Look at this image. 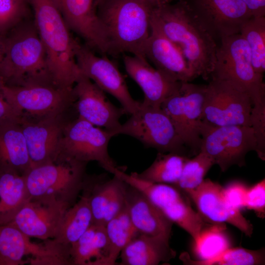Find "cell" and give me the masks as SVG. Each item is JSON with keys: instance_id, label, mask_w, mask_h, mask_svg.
Listing matches in <instances>:
<instances>
[{"instance_id": "6da1fadb", "label": "cell", "mask_w": 265, "mask_h": 265, "mask_svg": "<svg viewBox=\"0 0 265 265\" xmlns=\"http://www.w3.org/2000/svg\"><path fill=\"white\" fill-rule=\"evenodd\" d=\"M152 20L182 52L196 76L211 78L216 60V41L184 0L155 8Z\"/></svg>"}, {"instance_id": "7a4b0ae2", "label": "cell", "mask_w": 265, "mask_h": 265, "mask_svg": "<svg viewBox=\"0 0 265 265\" xmlns=\"http://www.w3.org/2000/svg\"><path fill=\"white\" fill-rule=\"evenodd\" d=\"M28 1L53 82L61 88L72 89L82 75L76 60L80 42L73 37L53 0Z\"/></svg>"}, {"instance_id": "3957f363", "label": "cell", "mask_w": 265, "mask_h": 265, "mask_svg": "<svg viewBox=\"0 0 265 265\" xmlns=\"http://www.w3.org/2000/svg\"><path fill=\"white\" fill-rule=\"evenodd\" d=\"M0 82L12 86L54 83L33 17L21 23L4 36Z\"/></svg>"}, {"instance_id": "277c9868", "label": "cell", "mask_w": 265, "mask_h": 265, "mask_svg": "<svg viewBox=\"0 0 265 265\" xmlns=\"http://www.w3.org/2000/svg\"><path fill=\"white\" fill-rule=\"evenodd\" d=\"M155 8L142 0H101L97 14L106 35L109 54L144 57Z\"/></svg>"}, {"instance_id": "5b68a950", "label": "cell", "mask_w": 265, "mask_h": 265, "mask_svg": "<svg viewBox=\"0 0 265 265\" xmlns=\"http://www.w3.org/2000/svg\"><path fill=\"white\" fill-rule=\"evenodd\" d=\"M211 78L225 80L248 95L253 106H265L264 75L253 65L249 47L239 33L222 38Z\"/></svg>"}, {"instance_id": "8992f818", "label": "cell", "mask_w": 265, "mask_h": 265, "mask_svg": "<svg viewBox=\"0 0 265 265\" xmlns=\"http://www.w3.org/2000/svg\"><path fill=\"white\" fill-rule=\"evenodd\" d=\"M87 163L64 158L35 166L25 175L33 199H51L72 205L81 191Z\"/></svg>"}, {"instance_id": "52a82bcc", "label": "cell", "mask_w": 265, "mask_h": 265, "mask_svg": "<svg viewBox=\"0 0 265 265\" xmlns=\"http://www.w3.org/2000/svg\"><path fill=\"white\" fill-rule=\"evenodd\" d=\"M200 152L212 159L222 172L234 165H245L250 151L256 152L257 139L253 128L247 126H216L201 120Z\"/></svg>"}, {"instance_id": "ba28073f", "label": "cell", "mask_w": 265, "mask_h": 265, "mask_svg": "<svg viewBox=\"0 0 265 265\" xmlns=\"http://www.w3.org/2000/svg\"><path fill=\"white\" fill-rule=\"evenodd\" d=\"M110 173L143 193L167 218L188 233L194 242L198 239L205 228L204 219L175 186L144 181L134 172L128 174L117 167Z\"/></svg>"}, {"instance_id": "9c48e42d", "label": "cell", "mask_w": 265, "mask_h": 265, "mask_svg": "<svg viewBox=\"0 0 265 265\" xmlns=\"http://www.w3.org/2000/svg\"><path fill=\"white\" fill-rule=\"evenodd\" d=\"M0 89L21 117L32 119L64 115L76 101L73 88H62L53 83L12 86L0 82Z\"/></svg>"}, {"instance_id": "30bf717a", "label": "cell", "mask_w": 265, "mask_h": 265, "mask_svg": "<svg viewBox=\"0 0 265 265\" xmlns=\"http://www.w3.org/2000/svg\"><path fill=\"white\" fill-rule=\"evenodd\" d=\"M116 134L129 135L159 152L187 156V149L160 106L146 105L141 102L138 110L121 124Z\"/></svg>"}, {"instance_id": "8fae6325", "label": "cell", "mask_w": 265, "mask_h": 265, "mask_svg": "<svg viewBox=\"0 0 265 265\" xmlns=\"http://www.w3.org/2000/svg\"><path fill=\"white\" fill-rule=\"evenodd\" d=\"M113 136L111 132L78 116L67 121L64 126L58 158L87 163L95 161L109 172L117 167L108 151L109 141Z\"/></svg>"}, {"instance_id": "7c38bea8", "label": "cell", "mask_w": 265, "mask_h": 265, "mask_svg": "<svg viewBox=\"0 0 265 265\" xmlns=\"http://www.w3.org/2000/svg\"><path fill=\"white\" fill-rule=\"evenodd\" d=\"M206 88L207 85L182 82L179 89L160 105L191 155L200 152L198 127Z\"/></svg>"}, {"instance_id": "4fadbf2b", "label": "cell", "mask_w": 265, "mask_h": 265, "mask_svg": "<svg viewBox=\"0 0 265 265\" xmlns=\"http://www.w3.org/2000/svg\"><path fill=\"white\" fill-rule=\"evenodd\" d=\"M252 106L247 94L227 81L211 78L207 85L201 119L216 126H251Z\"/></svg>"}, {"instance_id": "5bb4252c", "label": "cell", "mask_w": 265, "mask_h": 265, "mask_svg": "<svg viewBox=\"0 0 265 265\" xmlns=\"http://www.w3.org/2000/svg\"><path fill=\"white\" fill-rule=\"evenodd\" d=\"M76 60L81 74L116 98L125 113L131 115L138 110L140 103L131 96L124 77L115 62L105 55H97L92 49L80 43L76 51Z\"/></svg>"}, {"instance_id": "9a60e30c", "label": "cell", "mask_w": 265, "mask_h": 265, "mask_svg": "<svg viewBox=\"0 0 265 265\" xmlns=\"http://www.w3.org/2000/svg\"><path fill=\"white\" fill-rule=\"evenodd\" d=\"M216 41L239 33L252 16L242 0H184Z\"/></svg>"}, {"instance_id": "2e32d148", "label": "cell", "mask_w": 265, "mask_h": 265, "mask_svg": "<svg viewBox=\"0 0 265 265\" xmlns=\"http://www.w3.org/2000/svg\"><path fill=\"white\" fill-rule=\"evenodd\" d=\"M73 89L78 116L116 135L120 119L125 113L123 109L112 104L105 92L82 74Z\"/></svg>"}, {"instance_id": "e0dca14e", "label": "cell", "mask_w": 265, "mask_h": 265, "mask_svg": "<svg viewBox=\"0 0 265 265\" xmlns=\"http://www.w3.org/2000/svg\"><path fill=\"white\" fill-rule=\"evenodd\" d=\"M101 0H53L71 31L80 36L93 51L109 54L105 30L97 14Z\"/></svg>"}, {"instance_id": "ac0fdd59", "label": "cell", "mask_w": 265, "mask_h": 265, "mask_svg": "<svg viewBox=\"0 0 265 265\" xmlns=\"http://www.w3.org/2000/svg\"><path fill=\"white\" fill-rule=\"evenodd\" d=\"M203 219L214 224L227 223L251 237L253 226L226 199L224 187L210 179H204L196 188L186 192Z\"/></svg>"}, {"instance_id": "d6986e66", "label": "cell", "mask_w": 265, "mask_h": 265, "mask_svg": "<svg viewBox=\"0 0 265 265\" xmlns=\"http://www.w3.org/2000/svg\"><path fill=\"white\" fill-rule=\"evenodd\" d=\"M66 121L64 115L41 119L22 117L21 129L26 139L31 167L55 161Z\"/></svg>"}, {"instance_id": "ffe728a7", "label": "cell", "mask_w": 265, "mask_h": 265, "mask_svg": "<svg viewBox=\"0 0 265 265\" xmlns=\"http://www.w3.org/2000/svg\"><path fill=\"white\" fill-rule=\"evenodd\" d=\"M72 205L51 199L30 198L9 223L29 238H53Z\"/></svg>"}, {"instance_id": "44dd1931", "label": "cell", "mask_w": 265, "mask_h": 265, "mask_svg": "<svg viewBox=\"0 0 265 265\" xmlns=\"http://www.w3.org/2000/svg\"><path fill=\"white\" fill-rule=\"evenodd\" d=\"M144 55L155 68L174 81L190 82L197 78L180 50L163 34L152 19L151 33L145 45Z\"/></svg>"}, {"instance_id": "7402d4cb", "label": "cell", "mask_w": 265, "mask_h": 265, "mask_svg": "<svg viewBox=\"0 0 265 265\" xmlns=\"http://www.w3.org/2000/svg\"><path fill=\"white\" fill-rule=\"evenodd\" d=\"M128 184L119 177L98 182L86 177L82 194L87 198L93 222L104 226L126 206Z\"/></svg>"}, {"instance_id": "603a6c76", "label": "cell", "mask_w": 265, "mask_h": 265, "mask_svg": "<svg viewBox=\"0 0 265 265\" xmlns=\"http://www.w3.org/2000/svg\"><path fill=\"white\" fill-rule=\"evenodd\" d=\"M123 62L128 74L143 92L144 105L160 106L181 85L182 82L172 80L152 66L145 57L124 55Z\"/></svg>"}, {"instance_id": "cb8c5ba5", "label": "cell", "mask_w": 265, "mask_h": 265, "mask_svg": "<svg viewBox=\"0 0 265 265\" xmlns=\"http://www.w3.org/2000/svg\"><path fill=\"white\" fill-rule=\"evenodd\" d=\"M126 208L139 234L170 239L173 223L141 191L128 184Z\"/></svg>"}, {"instance_id": "d4e9b609", "label": "cell", "mask_w": 265, "mask_h": 265, "mask_svg": "<svg viewBox=\"0 0 265 265\" xmlns=\"http://www.w3.org/2000/svg\"><path fill=\"white\" fill-rule=\"evenodd\" d=\"M169 239L138 234L121 251V265H157L176 256Z\"/></svg>"}, {"instance_id": "484cf974", "label": "cell", "mask_w": 265, "mask_h": 265, "mask_svg": "<svg viewBox=\"0 0 265 265\" xmlns=\"http://www.w3.org/2000/svg\"><path fill=\"white\" fill-rule=\"evenodd\" d=\"M19 121L0 124V168L25 175L31 162Z\"/></svg>"}, {"instance_id": "4316f807", "label": "cell", "mask_w": 265, "mask_h": 265, "mask_svg": "<svg viewBox=\"0 0 265 265\" xmlns=\"http://www.w3.org/2000/svg\"><path fill=\"white\" fill-rule=\"evenodd\" d=\"M72 265H109L105 226L93 223L70 247Z\"/></svg>"}, {"instance_id": "83f0119b", "label": "cell", "mask_w": 265, "mask_h": 265, "mask_svg": "<svg viewBox=\"0 0 265 265\" xmlns=\"http://www.w3.org/2000/svg\"><path fill=\"white\" fill-rule=\"evenodd\" d=\"M30 199L25 175L0 168V225L10 223Z\"/></svg>"}, {"instance_id": "f1b7e54d", "label": "cell", "mask_w": 265, "mask_h": 265, "mask_svg": "<svg viewBox=\"0 0 265 265\" xmlns=\"http://www.w3.org/2000/svg\"><path fill=\"white\" fill-rule=\"evenodd\" d=\"M93 222L87 197L82 194L79 200L65 212L53 239L71 246L75 243Z\"/></svg>"}, {"instance_id": "f546056e", "label": "cell", "mask_w": 265, "mask_h": 265, "mask_svg": "<svg viewBox=\"0 0 265 265\" xmlns=\"http://www.w3.org/2000/svg\"><path fill=\"white\" fill-rule=\"evenodd\" d=\"M189 158L174 153L159 152L152 164L135 175L144 181L174 186L179 181L184 165Z\"/></svg>"}, {"instance_id": "4dcf8cb0", "label": "cell", "mask_w": 265, "mask_h": 265, "mask_svg": "<svg viewBox=\"0 0 265 265\" xmlns=\"http://www.w3.org/2000/svg\"><path fill=\"white\" fill-rule=\"evenodd\" d=\"M109 246V264L114 265L121 251L130 240L139 234L133 226L126 206L105 225Z\"/></svg>"}, {"instance_id": "1f68e13d", "label": "cell", "mask_w": 265, "mask_h": 265, "mask_svg": "<svg viewBox=\"0 0 265 265\" xmlns=\"http://www.w3.org/2000/svg\"><path fill=\"white\" fill-rule=\"evenodd\" d=\"M184 264L191 265H264L265 250H253L242 247L229 248L218 256L208 260H193L186 252L180 256Z\"/></svg>"}, {"instance_id": "d6a6232c", "label": "cell", "mask_w": 265, "mask_h": 265, "mask_svg": "<svg viewBox=\"0 0 265 265\" xmlns=\"http://www.w3.org/2000/svg\"><path fill=\"white\" fill-rule=\"evenodd\" d=\"M239 34L249 47L255 71L264 75L265 71V17L249 18L242 26Z\"/></svg>"}, {"instance_id": "836d02e7", "label": "cell", "mask_w": 265, "mask_h": 265, "mask_svg": "<svg viewBox=\"0 0 265 265\" xmlns=\"http://www.w3.org/2000/svg\"><path fill=\"white\" fill-rule=\"evenodd\" d=\"M225 229L224 224H215L202 230L194 242V251L199 260L213 259L230 247Z\"/></svg>"}, {"instance_id": "e575fe53", "label": "cell", "mask_w": 265, "mask_h": 265, "mask_svg": "<svg viewBox=\"0 0 265 265\" xmlns=\"http://www.w3.org/2000/svg\"><path fill=\"white\" fill-rule=\"evenodd\" d=\"M214 164L212 158L199 152L194 158L186 160L180 179L174 186L185 193L196 188L202 183L205 175Z\"/></svg>"}, {"instance_id": "d590c367", "label": "cell", "mask_w": 265, "mask_h": 265, "mask_svg": "<svg viewBox=\"0 0 265 265\" xmlns=\"http://www.w3.org/2000/svg\"><path fill=\"white\" fill-rule=\"evenodd\" d=\"M32 18L28 0H0V36H5L21 23Z\"/></svg>"}, {"instance_id": "8d00e7d4", "label": "cell", "mask_w": 265, "mask_h": 265, "mask_svg": "<svg viewBox=\"0 0 265 265\" xmlns=\"http://www.w3.org/2000/svg\"><path fill=\"white\" fill-rule=\"evenodd\" d=\"M245 208L254 211L259 217L263 218L265 217V179L247 188L245 197Z\"/></svg>"}, {"instance_id": "74e56055", "label": "cell", "mask_w": 265, "mask_h": 265, "mask_svg": "<svg viewBox=\"0 0 265 265\" xmlns=\"http://www.w3.org/2000/svg\"><path fill=\"white\" fill-rule=\"evenodd\" d=\"M247 188L243 184L235 182L224 187V192L228 202L233 207L240 211L241 209L245 208Z\"/></svg>"}, {"instance_id": "f35d334b", "label": "cell", "mask_w": 265, "mask_h": 265, "mask_svg": "<svg viewBox=\"0 0 265 265\" xmlns=\"http://www.w3.org/2000/svg\"><path fill=\"white\" fill-rule=\"evenodd\" d=\"M21 115L5 100L0 89V124L19 121Z\"/></svg>"}, {"instance_id": "ab89813d", "label": "cell", "mask_w": 265, "mask_h": 265, "mask_svg": "<svg viewBox=\"0 0 265 265\" xmlns=\"http://www.w3.org/2000/svg\"><path fill=\"white\" fill-rule=\"evenodd\" d=\"M252 17H265V0H242Z\"/></svg>"}, {"instance_id": "60d3db41", "label": "cell", "mask_w": 265, "mask_h": 265, "mask_svg": "<svg viewBox=\"0 0 265 265\" xmlns=\"http://www.w3.org/2000/svg\"><path fill=\"white\" fill-rule=\"evenodd\" d=\"M154 8L173 2L177 0H142Z\"/></svg>"}, {"instance_id": "b9f144b4", "label": "cell", "mask_w": 265, "mask_h": 265, "mask_svg": "<svg viewBox=\"0 0 265 265\" xmlns=\"http://www.w3.org/2000/svg\"><path fill=\"white\" fill-rule=\"evenodd\" d=\"M4 36H0V65L3 54Z\"/></svg>"}]
</instances>
